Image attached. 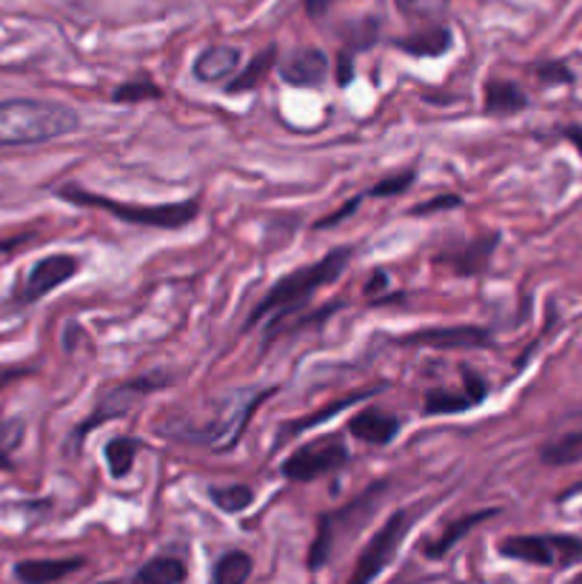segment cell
I'll use <instances>...</instances> for the list:
<instances>
[{
	"instance_id": "6da1fadb",
	"label": "cell",
	"mask_w": 582,
	"mask_h": 584,
	"mask_svg": "<svg viewBox=\"0 0 582 584\" xmlns=\"http://www.w3.org/2000/svg\"><path fill=\"white\" fill-rule=\"evenodd\" d=\"M277 388H234L226 390L209 405L203 417H181L175 428H163L168 436L175 440L191 442V445H203L209 451L226 454L232 451L241 436L246 433L248 419L269 397H275Z\"/></svg>"
},
{
	"instance_id": "7a4b0ae2",
	"label": "cell",
	"mask_w": 582,
	"mask_h": 584,
	"mask_svg": "<svg viewBox=\"0 0 582 584\" xmlns=\"http://www.w3.org/2000/svg\"><path fill=\"white\" fill-rule=\"evenodd\" d=\"M351 254L354 252L349 246L335 248L312 266H303L291 275L280 277L269 289V294L255 305L252 317L246 319V331H252L260 323H269V331H277L289 319V314H298L300 305H306L317 291L326 289L328 282H335L346 271Z\"/></svg>"
},
{
	"instance_id": "3957f363",
	"label": "cell",
	"mask_w": 582,
	"mask_h": 584,
	"mask_svg": "<svg viewBox=\"0 0 582 584\" xmlns=\"http://www.w3.org/2000/svg\"><path fill=\"white\" fill-rule=\"evenodd\" d=\"M81 126V115L66 103L51 101H3L0 103V152L30 149L66 138Z\"/></svg>"
},
{
	"instance_id": "277c9868",
	"label": "cell",
	"mask_w": 582,
	"mask_h": 584,
	"mask_svg": "<svg viewBox=\"0 0 582 584\" xmlns=\"http://www.w3.org/2000/svg\"><path fill=\"white\" fill-rule=\"evenodd\" d=\"M58 197L72 206H83V209H101L115 214L117 220H124L129 225H146V229H166L175 231L183 225L195 223L197 211H200V197L183 202H163V206H131V202L115 200V197H103L95 191L78 186H63L58 188Z\"/></svg>"
},
{
	"instance_id": "5b68a950",
	"label": "cell",
	"mask_w": 582,
	"mask_h": 584,
	"mask_svg": "<svg viewBox=\"0 0 582 584\" xmlns=\"http://www.w3.org/2000/svg\"><path fill=\"white\" fill-rule=\"evenodd\" d=\"M500 556L537 568H568L582 559V539L568 534L509 536L500 541Z\"/></svg>"
},
{
	"instance_id": "8992f818",
	"label": "cell",
	"mask_w": 582,
	"mask_h": 584,
	"mask_svg": "<svg viewBox=\"0 0 582 584\" xmlns=\"http://www.w3.org/2000/svg\"><path fill=\"white\" fill-rule=\"evenodd\" d=\"M166 385H172V376L161 374V371H149V374L135 376V379H126V383L109 388L101 399H97L95 413L89 419H83L81 425H78V431H74V442H81L83 436H89V433L95 431V428H101L103 422H109V419L126 417L140 399H146L149 394H154V390L166 388Z\"/></svg>"
},
{
	"instance_id": "52a82bcc",
	"label": "cell",
	"mask_w": 582,
	"mask_h": 584,
	"mask_svg": "<svg viewBox=\"0 0 582 584\" xmlns=\"http://www.w3.org/2000/svg\"><path fill=\"white\" fill-rule=\"evenodd\" d=\"M386 491V482L372 484L369 491L363 493L360 499H354L351 505L340 507L335 513H323L321 519H317V536L312 541V550H309V570H321L326 568V562L335 553V541L340 536V530H354L357 522L363 525L365 516H372L374 505H377L380 493Z\"/></svg>"
},
{
	"instance_id": "ba28073f",
	"label": "cell",
	"mask_w": 582,
	"mask_h": 584,
	"mask_svg": "<svg viewBox=\"0 0 582 584\" xmlns=\"http://www.w3.org/2000/svg\"><path fill=\"white\" fill-rule=\"evenodd\" d=\"M411 525H415V516H411V513L394 511L392 516H388L386 525L380 527L377 534L372 536V541L363 548L354 570H351L349 584H372L374 579L392 564V559L397 556L403 541H406Z\"/></svg>"
},
{
	"instance_id": "9c48e42d",
	"label": "cell",
	"mask_w": 582,
	"mask_h": 584,
	"mask_svg": "<svg viewBox=\"0 0 582 584\" xmlns=\"http://www.w3.org/2000/svg\"><path fill=\"white\" fill-rule=\"evenodd\" d=\"M349 462V447L340 436H321L289 454L280 465V474L291 482H314V479L335 474Z\"/></svg>"
},
{
	"instance_id": "30bf717a",
	"label": "cell",
	"mask_w": 582,
	"mask_h": 584,
	"mask_svg": "<svg viewBox=\"0 0 582 584\" xmlns=\"http://www.w3.org/2000/svg\"><path fill=\"white\" fill-rule=\"evenodd\" d=\"M488 397V388L480 374L463 369V388H431L426 394L422 413L426 417H445V413H466Z\"/></svg>"
},
{
	"instance_id": "8fae6325",
	"label": "cell",
	"mask_w": 582,
	"mask_h": 584,
	"mask_svg": "<svg viewBox=\"0 0 582 584\" xmlns=\"http://www.w3.org/2000/svg\"><path fill=\"white\" fill-rule=\"evenodd\" d=\"M78 271H81V260L72 257V254H51V257H44V260H37L30 275H26L21 300L23 303H35L40 296L51 294L58 285L72 280Z\"/></svg>"
},
{
	"instance_id": "7c38bea8",
	"label": "cell",
	"mask_w": 582,
	"mask_h": 584,
	"mask_svg": "<svg viewBox=\"0 0 582 584\" xmlns=\"http://www.w3.org/2000/svg\"><path fill=\"white\" fill-rule=\"evenodd\" d=\"M403 346L443 348V351H472V348L491 346V334L477 325H445V328H426L400 337Z\"/></svg>"
},
{
	"instance_id": "4fadbf2b",
	"label": "cell",
	"mask_w": 582,
	"mask_h": 584,
	"mask_svg": "<svg viewBox=\"0 0 582 584\" xmlns=\"http://www.w3.org/2000/svg\"><path fill=\"white\" fill-rule=\"evenodd\" d=\"M539 459L546 465H571V462L582 459V408L571 411L551 428V436L539 447Z\"/></svg>"
},
{
	"instance_id": "5bb4252c",
	"label": "cell",
	"mask_w": 582,
	"mask_h": 584,
	"mask_svg": "<svg viewBox=\"0 0 582 584\" xmlns=\"http://www.w3.org/2000/svg\"><path fill=\"white\" fill-rule=\"evenodd\" d=\"M328 55L317 46H300L283 60V63L277 66V72L283 78V83L289 86H321L323 80L328 78Z\"/></svg>"
},
{
	"instance_id": "9a60e30c",
	"label": "cell",
	"mask_w": 582,
	"mask_h": 584,
	"mask_svg": "<svg viewBox=\"0 0 582 584\" xmlns=\"http://www.w3.org/2000/svg\"><path fill=\"white\" fill-rule=\"evenodd\" d=\"M349 433L354 440L365 442V445H388V442L397 440V433H400V419L394 417L392 411L386 408H363L360 413L349 419Z\"/></svg>"
},
{
	"instance_id": "2e32d148",
	"label": "cell",
	"mask_w": 582,
	"mask_h": 584,
	"mask_svg": "<svg viewBox=\"0 0 582 584\" xmlns=\"http://www.w3.org/2000/svg\"><path fill=\"white\" fill-rule=\"evenodd\" d=\"M497 246H500V234H486V237L472 240L463 252H452L449 248V252L436 257V262L449 266L459 277L480 275V271L488 268V262H491V254H494Z\"/></svg>"
},
{
	"instance_id": "e0dca14e",
	"label": "cell",
	"mask_w": 582,
	"mask_h": 584,
	"mask_svg": "<svg viewBox=\"0 0 582 584\" xmlns=\"http://www.w3.org/2000/svg\"><path fill=\"white\" fill-rule=\"evenodd\" d=\"M241 69V49L232 44H214L195 60V78L200 83H223Z\"/></svg>"
},
{
	"instance_id": "ac0fdd59",
	"label": "cell",
	"mask_w": 582,
	"mask_h": 584,
	"mask_svg": "<svg viewBox=\"0 0 582 584\" xmlns=\"http://www.w3.org/2000/svg\"><path fill=\"white\" fill-rule=\"evenodd\" d=\"M83 564L86 562L81 556H74V559H23L15 564V579L21 584H55L72 576Z\"/></svg>"
},
{
	"instance_id": "d6986e66",
	"label": "cell",
	"mask_w": 582,
	"mask_h": 584,
	"mask_svg": "<svg viewBox=\"0 0 582 584\" xmlns=\"http://www.w3.org/2000/svg\"><path fill=\"white\" fill-rule=\"evenodd\" d=\"M528 108V94L505 78H488L486 80V112L488 115H520Z\"/></svg>"
},
{
	"instance_id": "ffe728a7",
	"label": "cell",
	"mask_w": 582,
	"mask_h": 584,
	"mask_svg": "<svg viewBox=\"0 0 582 584\" xmlns=\"http://www.w3.org/2000/svg\"><path fill=\"white\" fill-rule=\"evenodd\" d=\"M394 46L406 51V55H415V58H440V55L452 49V32L445 30L443 23H431L429 30L394 40Z\"/></svg>"
},
{
	"instance_id": "44dd1931",
	"label": "cell",
	"mask_w": 582,
	"mask_h": 584,
	"mask_svg": "<svg viewBox=\"0 0 582 584\" xmlns=\"http://www.w3.org/2000/svg\"><path fill=\"white\" fill-rule=\"evenodd\" d=\"M497 513H500L497 507H488V511L468 513V516H463V519L452 522V525L445 527L443 534L436 536L434 541H429V545L422 548V553L429 556V559H443V556L449 553V550H452L454 545H457V541L468 534V530H474V527L482 525V522L491 519V516H497Z\"/></svg>"
},
{
	"instance_id": "7402d4cb",
	"label": "cell",
	"mask_w": 582,
	"mask_h": 584,
	"mask_svg": "<svg viewBox=\"0 0 582 584\" xmlns=\"http://www.w3.org/2000/svg\"><path fill=\"white\" fill-rule=\"evenodd\" d=\"M186 564L175 556H158L152 562H146L143 568L135 573L131 584H183L186 582Z\"/></svg>"
},
{
	"instance_id": "603a6c76",
	"label": "cell",
	"mask_w": 582,
	"mask_h": 584,
	"mask_svg": "<svg viewBox=\"0 0 582 584\" xmlns=\"http://www.w3.org/2000/svg\"><path fill=\"white\" fill-rule=\"evenodd\" d=\"M252 556L246 550H229L211 568V584H246L252 576Z\"/></svg>"
},
{
	"instance_id": "cb8c5ba5",
	"label": "cell",
	"mask_w": 582,
	"mask_h": 584,
	"mask_svg": "<svg viewBox=\"0 0 582 584\" xmlns=\"http://www.w3.org/2000/svg\"><path fill=\"white\" fill-rule=\"evenodd\" d=\"M140 454V442L129 440V436H115V440L106 442L103 447V459L109 465V474L115 479H126L135 468V462H138Z\"/></svg>"
},
{
	"instance_id": "d4e9b609",
	"label": "cell",
	"mask_w": 582,
	"mask_h": 584,
	"mask_svg": "<svg viewBox=\"0 0 582 584\" xmlns=\"http://www.w3.org/2000/svg\"><path fill=\"white\" fill-rule=\"evenodd\" d=\"M275 60H277V46H269V49L257 51L255 58L246 63V69H243V72L237 74L232 83H229V92H246V89H255L257 83L269 74Z\"/></svg>"
},
{
	"instance_id": "484cf974",
	"label": "cell",
	"mask_w": 582,
	"mask_h": 584,
	"mask_svg": "<svg viewBox=\"0 0 582 584\" xmlns=\"http://www.w3.org/2000/svg\"><path fill=\"white\" fill-rule=\"evenodd\" d=\"M209 499L220 511L243 513L255 502V491H252L248 484H211Z\"/></svg>"
},
{
	"instance_id": "4316f807",
	"label": "cell",
	"mask_w": 582,
	"mask_h": 584,
	"mask_svg": "<svg viewBox=\"0 0 582 584\" xmlns=\"http://www.w3.org/2000/svg\"><path fill=\"white\" fill-rule=\"evenodd\" d=\"M374 390H377V388H372V390H360V394H351V397H342V399H337V402H331V405H328L326 411H321V413H312V417L300 419V422H291V425H286V428H283V433H280V442H283L286 436H291V433H300V431H306V428L321 425V422H326L328 417H335V413L346 411V408H349L351 402H360V399L372 397Z\"/></svg>"
},
{
	"instance_id": "83f0119b",
	"label": "cell",
	"mask_w": 582,
	"mask_h": 584,
	"mask_svg": "<svg viewBox=\"0 0 582 584\" xmlns=\"http://www.w3.org/2000/svg\"><path fill=\"white\" fill-rule=\"evenodd\" d=\"M534 78L543 83V86H568L574 83V72L566 60H539V63L532 66Z\"/></svg>"
},
{
	"instance_id": "f1b7e54d",
	"label": "cell",
	"mask_w": 582,
	"mask_h": 584,
	"mask_svg": "<svg viewBox=\"0 0 582 584\" xmlns=\"http://www.w3.org/2000/svg\"><path fill=\"white\" fill-rule=\"evenodd\" d=\"M163 92L158 83H149V80H129L124 86H117L112 101L115 103H140V101H161Z\"/></svg>"
},
{
	"instance_id": "f546056e",
	"label": "cell",
	"mask_w": 582,
	"mask_h": 584,
	"mask_svg": "<svg viewBox=\"0 0 582 584\" xmlns=\"http://www.w3.org/2000/svg\"><path fill=\"white\" fill-rule=\"evenodd\" d=\"M394 3L403 15L415 17V21H436L449 9V0H394Z\"/></svg>"
},
{
	"instance_id": "4dcf8cb0",
	"label": "cell",
	"mask_w": 582,
	"mask_h": 584,
	"mask_svg": "<svg viewBox=\"0 0 582 584\" xmlns=\"http://www.w3.org/2000/svg\"><path fill=\"white\" fill-rule=\"evenodd\" d=\"M411 186H415V172H400L394 174V177H383L377 186L369 188V195L365 197H397Z\"/></svg>"
},
{
	"instance_id": "1f68e13d",
	"label": "cell",
	"mask_w": 582,
	"mask_h": 584,
	"mask_svg": "<svg viewBox=\"0 0 582 584\" xmlns=\"http://www.w3.org/2000/svg\"><path fill=\"white\" fill-rule=\"evenodd\" d=\"M23 442V422L12 419L0 425V468H9V454Z\"/></svg>"
},
{
	"instance_id": "d6a6232c",
	"label": "cell",
	"mask_w": 582,
	"mask_h": 584,
	"mask_svg": "<svg viewBox=\"0 0 582 584\" xmlns=\"http://www.w3.org/2000/svg\"><path fill=\"white\" fill-rule=\"evenodd\" d=\"M459 206H463V200H459L457 195H443V197H436V200H431V202H422V206H415V209H411V214H415V217L434 214V211L459 209Z\"/></svg>"
},
{
	"instance_id": "836d02e7",
	"label": "cell",
	"mask_w": 582,
	"mask_h": 584,
	"mask_svg": "<svg viewBox=\"0 0 582 584\" xmlns=\"http://www.w3.org/2000/svg\"><path fill=\"white\" fill-rule=\"evenodd\" d=\"M360 200H363V197H351L349 200V206H346V209H340V211H335V214H328V217H323L321 223H317V229H328V225H335V223H340L342 217H349L351 211L357 209V206H360Z\"/></svg>"
},
{
	"instance_id": "e575fe53",
	"label": "cell",
	"mask_w": 582,
	"mask_h": 584,
	"mask_svg": "<svg viewBox=\"0 0 582 584\" xmlns=\"http://www.w3.org/2000/svg\"><path fill=\"white\" fill-rule=\"evenodd\" d=\"M331 3H335V0H306L309 17H312V21L323 17L328 12V9H331Z\"/></svg>"
},
{
	"instance_id": "d590c367",
	"label": "cell",
	"mask_w": 582,
	"mask_h": 584,
	"mask_svg": "<svg viewBox=\"0 0 582 584\" xmlns=\"http://www.w3.org/2000/svg\"><path fill=\"white\" fill-rule=\"evenodd\" d=\"M562 138L574 145L577 154L582 157V126H566V129H562Z\"/></svg>"
},
{
	"instance_id": "8d00e7d4",
	"label": "cell",
	"mask_w": 582,
	"mask_h": 584,
	"mask_svg": "<svg viewBox=\"0 0 582 584\" xmlns=\"http://www.w3.org/2000/svg\"><path fill=\"white\" fill-rule=\"evenodd\" d=\"M340 72H337V83H340V86H349L351 83V60H349V55H342L340 58Z\"/></svg>"
},
{
	"instance_id": "74e56055",
	"label": "cell",
	"mask_w": 582,
	"mask_h": 584,
	"mask_svg": "<svg viewBox=\"0 0 582 584\" xmlns=\"http://www.w3.org/2000/svg\"><path fill=\"white\" fill-rule=\"evenodd\" d=\"M568 584H582V573H577V576L571 579V582H568Z\"/></svg>"
},
{
	"instance_id": "f35d334b",
	"label": "cell",
	"mask_w": 582,
	"mask_h": 584,
	"mask_svg": "<svg viewBox=\"0 0 582 584\" xmlns=\"http://www.w3.org/2000/svg\"><path fill=\"white\" fill-rule=\"evenodd\" d=\"M103 584H124V582H103Z\"/></svg>"
}]
</instances>
